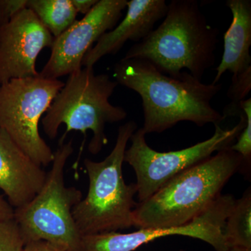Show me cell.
<instances>
[{
  "label": "cell",
  "mask_w": 251,
  "mask_h": 251,
  "mask_svg": "<svg viewBox=\"0 0 251 251\" xmlns=\"http://www.w3.org/2000/svg\"><path fill=\"white\" fill-rule=\"evenodd\" d=\"M113 77L117 83L139 94L145 134L173 128L181 122L198 126L219 125L226 117L211 105L222 89L221 83L204 84L184 71L179 77L162 74L151 63L124 59L115 64Z\"/></svg>",
  "instance_id": "cell-1"
},
{
  "label": "cell",
  "mask_w": 251,
  "mask_h": 251,
  "mask_svg": "<svg viewBox=\"0 0 251 251\" xmlns=\"http://www.w3.org/2000/svg\"><path fill=\"white\" fill-rule=\"evenodd\" d=\"M219 35V29L208 23L198 1L172 0L161 25L132 46L124 59H143L173 77L187 69L202 81L215 64Z\"/></svg>",
  "instance_id": "cell-2"
},
{
  "label": "cell",
  "mask_w": 251,
  "mask_h": 251,
  "mask_svg": "<svg viewBox=\"0 0 251 251\" xmlns=\"http://www.w3.org/2000/svg\"><path fill=\"white\" fill-rule=\"evenodd\" d=\"M244 158L224 149L170 180L133 212L138 229L179 227L187 224L221 195L225 185L245 164Z\"/></svg>",
  "instance_id": "cell-3"
},
{
  "label": "cell",
  "mask_w": 251,
  "mask_h": 251,
  "mask_svg": "<svg viewBox=\"0 0 251 251\" xmlns=\"http://www.w3.org/2000/svg\"><path fill=\"white\" fill-rule=\"evenodd\" d=\"M138 128L134 121L120 126L116 143L102 161L85 158L88 192L73 209V217L82 237L117 232L133 226L136 185L126 184L122 173L130 137Z\"/></svg>",
  "instance_id": "cell-4"
},
{
  "label": "cell",
  "mask_w": 251,
  "mask_h": 251,
  "mask_svg": "<svg viewBox=\"0 0 251 251\" xmlns=\"http://www.w3.org/2000/svg\"><path fill=\"white\" fill-rule=\"evenodd\" d=\"M118 83L106 74H97L94 67L81 68L70 74L67 82L42 119L44 133L50 139H55L60 126L66 131L60 143L72 130L86 137L87 130L93 133L88 150L98 154L108 140L105 133L107 124L120 122L126 118L127 112L110 102Z\"/></svg>",
  "instance_id": "cell-5"
},
{
  "label": "cell",
  "mask_w": 251,
  "mask_h": 251,
  "mask_svg": "<svg viewBox=\"0 0 251 251\" xmlns=\"http://www.w3.org/2000/svg\"><path fill=\"white\" fill-rule=\"evenodd\" d=\"M73 152L72 140L59 143L41 191L27 204L14 209V219L25 244L44 240L66 251H83L82 237L73 217V209L82 199V193L66 186L64 177Z\"/></svg>",
  "instance_id": "cell-6"
},
{
  "label": "cell",
  "mask_w": 251,
  "mask_h": 251,
  "mask_svg": "<svg viewBox=\"0 0 251 251\" xmlns=\"http://www.w3.org/2000/svg\"><path fill=\"white\" fill-rule=\"evenodd\" d=\"M64 82L40 75L0 85V128L36 164L48 166L54 152L39 133V122Z\"/></svg>",
  "instance_id": "cell-7"
},
{
  "label": "cell",
  "mask_w": 251,
  "mask_h": 251,
  "mask_svg": "<svg viewBox=\"0 0 251 251\" xmlns=\"http://www.w3.org/2000/svg\"><path fill=\"white\" fill-rule=\"evenodd\" d=\"M238 115L240 120L232 129H223L216 125L210 138L178 151H156L147 143L143 129L137 130L130 137L131 145L126 150L124 161L134 170L139 202L151 198L176 175L233 145L247 124L244 112Z\"/></svg>",
  "instance_id": "cell-8"
},
{
  "label": "cell",
  "mask_w": 251,
  "mask_h": 251,
  "mask_svg": "<svg viewBox=\"0 0 251 251\" xmlns=\"http://www.w3.org/2000/svg\"><path fill=\"white\" fill-rule=\"evenodd\" d=\"M232 195H221L204 212L179 227L138 229L130 233L117 232L82 237L83 251H133L158 238L181 235L207 243L216 251H227L224 237L226 219L234 205Z\"/></svg>",
  "instance_id": "cell-9"
},
{
  "label": "cell",
  "mask_w": 251,
  "mask_h": 251,
  "mask_svg": "<svg viewBox=\"0 0 251 251\" xmlns=\"http://www.w3.org/2000/svg\"><path fill=\"white\" fill-rule=\"evenodd\" d=\"M127 0H99L80 21L55 38L41 76L57 80L82 68L86 53L107 31L112 30L126 9Z\"/></svg>",
  "instance_id": "cell-10"
},
{
  "label": "cell",
  "mask_w": 251,
  "mask_h": 251,
  "mask_svg": "<svg viewBox=\"0 0 251 251\" xmlns=\"http://www.w3.org/2000/svg\"><path fill=\"white\" fill-rule=\"evenodd\" d=\"M54 38L36 15L25 8L0 27V85L13 79L38 76L36 63Z\"/></svg>",
  "instance_id": "cell-11"
},
{
  "label": "cell",
  "mask_w": 251,
  "mask_h": 251,
  "mask_svg": "<svg viewBox=\"0 0 251 251\" xmlns=\"http://www.w3.org/2000/svg\"><path fill=\"white\" fill-rule=\"evenodd\" d=\"M168 4L165 0H130L125 18L112 30L103 34L86 53L82 67H94L102 57L116 54L128 41L140 42L166 16Z\"/></svg>",
  "instance_id": "cell-12"
},
{
  "label": "cell",
  "mask_w": 251,
  "mask_h": 251,
  "mask_svg": "<svg viewBox=\"0 0 251 251\" xmlns=\"http://www.w3.org/2000/svg\"><path fill=\"white\" fill-rule=\"evenodd\" d=\"M47 173L0 128V190L14 209L30 202L41 191Z\"/></svg>",
  "instance_id": "cell-13"
},
{
  "label": "cell",
  "mask_w": 251,
  "mask_h": 251,
  "mask_svg": "<svg viewBox=\"0 0 251 251\" xmlns=\"http://www.w3.org/2000/svg\"><path fill=\"white\" fill-rule=\"evenodd\" d=\"M232 21L224 36V54L217 67L212 84L219 83L225 73L232 76L242 74L251 67V1L227 0Z\"/></svg>",
  "instance_id": "cell-14"
},
{
  "label": "cell",
  "mask_w": 251,
  "mask_h": 251,
  "mask_svg": "<svg viewBox=\"0 0 251 251\" xmlns=\"http://www.w3.org/2000/svg\"><path fill=\"white\" fill-rule=\"evenodd\" d=\"M27 8L54 39L76 21L77 13L71 0H27Z\"/></svg>",
  "instance_id": "cell-15"
},
{
  "label": "cell",
  "mask_w": 251,
  "mask_h": 251,
  "mask_svg": "<svg viewBox=\"0 0 251 251\" xmlns=\"http://www.w3.org/2000/svg\"><path fill=\"white\" fill-rule=\"evenodd\" d=\"M227 248L251 249V189L247 188L242 198L235 200L224 228Z\"/></svg>",
  "instance_id": "cell-16"
},
{
  "label": "cell",
  "mask_w": 251,
  "mask_h": 251,
  "mask_svg": "<svg viewBox=\"0 0 251 251\" xmlns=\"http://www.w3.org/2000/svg\"><path fill=\"white\" fill-rule=\"evenodd\" d=\"M251 90V67L242 74L232 76V83L228 90L229 99L232 100L229 106L225 109L224 117L237 115L239 112V103L247 99Z\"/></svg>",
  "instance_id": "cell-17"
},
{
  "label": "cell",
  "mask_w": 251,
  "mask_h": 251,
  "mask_svg": "<svg viewBox=\"0 0 251 251\" xmlns=\"http://www.w3.org/2000/svg\"><path fill=\"white\" fill-rule=\"evenodd\" d=\"M239 108L247 117V124L240 134L237 137V142L231 145L229 149L240 154L247 165H250L251 159V98L242 100L239 103Z\"/></svg>",
  "instance_id": "cell-18"
},
{
  "label": "cell",
  "mask_w": 251,
  "mask_h": 251,
  "mask_svg": "<svg viewBox=\"0 0 251 251\" xmlns=\"http://www.w3.org/2000/svg\"><path fill=\"white\" fill-rule=\"evenodd\" d=\"M25 242L14 219L0 221V251H23Z\"/></svg>",
  "instance_id": "cell-19"
},
{
  "label": "cell",
  "mask_w": 251,
  "mask_h": 251,
  "mask_svg": "<svg viewBox=\"0 0 251 251\" xmlns=\"http://www.w3.org/2000/svg\"><path fill=\"white\" fill-rule=\"evenodd\" d=\"M27 0H0V27L27 8Z\"/></svg>",
  "instance_id": "cell-20"
},
{
  "label": "cell",
  "mask_w": 251,
  "mask_h": 251,
  "mask_svg": "<svg viewBox=\"0 0 251 251\" xmlns=\"http://www.w3.org/2000/svg\"><path fill=\"white\" fill-rule=\"evenodd\" d=\"M23 251H66L62 248L44 240L31 241L26 243Z\"/></svg>",
  "instance_id": "cell-21"
},
{
  "label": "cell",
  "mask_w": 251,
  "mask_h": 251,
  "mask_svg": "<svg viewBox=\"0 0 251 251\" xmlns=\"http://www.w3.org/2000/svg\"><path fill=\"white\" fill-rule=\"evenodd\" d=\"M77 14L85 15L88 14L95 6L99 0H71Z\"/></svg>",
  "instance_id": "cell-22"
},
{
  "label": "cell",
  "mask_w": 251,
  "mask_h": 251,
  "mask_svg": "<svg viewBox=\"0 0 251 251\" xmlns=\"http://www.w3.org/2000/svg\"><path fill=\"white\" fill-rule=\"evenodd\" d=\"M14 219V209L0 196V221Z\"/></svg>",
  "instance_id": "cell-23"
},
{
  "label": "cell",
  "mask_w": 251,
  "mask_h": 251,
  "mask_svg": "<svg viewBox=\"0 0 251 251\" xmlns=\"http://www.w3.org/2000/svg\"><path fill=\"white\" fill-rule=\"evenodd\" d=\"M227 251H251V249H243V248H229Z\"/></svg>",
  "instance_id": "cell-24"
},
{
  "label": "cell",
  "mask_w": 251,
  "mask_h": 251,
  "mask_svg": "<svg viewBox=\"0 0 251 251\" xmlns=\"http://www.w3.org/2000/svg\"><path fill=\"white\" fill-rule=\"evenodd\" d=\"M179 251H183V250H180Z\"/></svg>",
  "instance_id": "cell-25"
}]
</instances>
